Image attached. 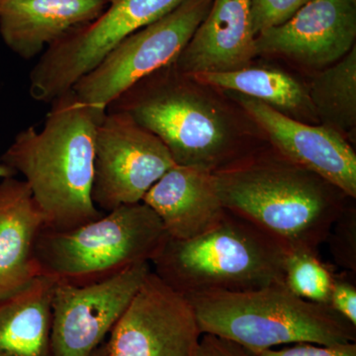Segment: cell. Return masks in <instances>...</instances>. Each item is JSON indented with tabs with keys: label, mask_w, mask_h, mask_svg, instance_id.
I'll use <instances>...</instances> for the list:
<instances>
[{
	"label": "cell",
	"mask_w": 356,
	"mask_h": 356,
	"mask_svg": "<svg viewBox=\"0 0 356 356\" xmlns=\"http://www.w3.org/2000/svg\"><path fill=\"white\" fill-rule=\"evenodd\" d=\"M187 77L196 83L248 96L281 112L296 114L313 110L308 88L281 70L248 67L233 72H201Z\"/></svg>",
	"instance_id": "19"
},
{
	"label": "cell",
	"mask_w": 356,
	"mask_h": 356,
	"mask_svg": "<svg viewBox=\"0 0 356 356\" xmlns=\"http://www.w3.org/2000/svg\"><path fill=\"white\" fill-rule=\"evenodd\" d=\"M170 65L138 81L107 107L159 138L178 165L211 172L234 163L229 127L214 105L177 79Z\"/></svg>",
	"instance_id": "6"
},
{
	"label": "cell",
	"mask_w": 356,
	"mask_h": 356,
	"mask_svg": "<svg viewBox=\"0 0 356 356\" xmlns=\"http://www.w3.org/2000/svg\"><path fill=\"white\" fill-rule=\"evenodd\" d=\"M46 222L24 180L0 182V299L37 276L36 245Z\"/></svg>",
	"instance_id": "17"
},
{
	"label": "cell",
	"mask_w": 356,
	"mask_h": 356,
	"mask_svg": "<svg viewBox=\"0 0 356 356\" xmlns=\"http://www.w3.org/2000/svg\"><path fill=\"white\" fill-rule=\"evenodd\" d=\"M90 356H109L106 341H105L102 346H98L97 350H96Z\"/></svg>",
	"instance_id": "28"
},
{
	"label": "cell",
	"mask_w": 356,
	"mask_h": 356,
	"mask_svg": "<svg viewBox=\"0 0 356 356\" xmlns=\"http://www.w3.org/2000/svg\"><path fill=\"white\" fill-rule=\"evenodd\" d=\"M314 112L339 133L356 128V48L314 77L308 88Z\"/></svg>",
	"instance_id": "20"
},
{
	"label": "cell",
	"mask_w": 356,
	"mask_h": 356,
	"mask_svg": "<svg viewBox=\"0 0 356 356\" xmlns=\"http://www.w3.org/2000/svg\"><path fill=\"white\" fill-rule=\"evenodd\" d=\"M151 271V264L143 262L89 284L56 281L51 298V356L92 355Z\"/></svg>",
	"instance_id": "10"
},
{
	"label": "cell",
	"mask_w": 356,
	"mask_h": 356,
	"mask_svg": "<svg viewBox=\"0 0 356 356\" xmlns=\"http://www.w3.org/2000/svg\"><path fill=\"white\" fill-rule=\"evenodd\" d=\"M356 0H309L286 22L257 35V56L277 55L307 67L331 65L355 47Z\"/></svg>",
	"instance_id": "12"
},
{
	"label": "cell",
	"mask_w": 356,
	"mask_h": 356,
	"mask_svg": "<svg viewBox=\"0 0 356 356\" xmlns=\"http://www.w3.org/2000/svg\"><path fill=\"white\" fill-rule=\"evenodd\" d=\"M15 175L16 173L14 172L13 168L3 165V163H0V178H1V179H3V178L15 177Z\"/></svg>",
	"instance_id": "27"
},
{
	"label": "cell",
	"mask_w": 356,
	"mask_h": 356,
	"mask_svg": "<svg viewBox=\"0 0 356 356\" xmlns=\"http://www.w3.org/2000/svg\"><path fill=\"white\" fill-rule=\"evenodd\" d=\"M184 0H114L99 17L77 28L42 54L30 74V95L51 103L74 88L131 34L161 19Z\"/></svg>",
	"instance_id": "7"
},
{
	"label": "cell",
	"mask_w": 356,
	"mask_h": 356,
	"mask_svg": "<svg viewBox=\"0 0 356 356\" xmlns=\"http://www.w3.org/2000/svg\"><path fill=\"white\" fill-rule=\"evenodd\" d=\"M51 104L43 129L18 133L0 163L25 178L46 228L67 231L104 214L91 191L96 129L106 109L83 102L72 89Z\"/></svg>",
	"instance_id": "1"
},
{
	"label": "cell",
	"mask_w": 356,
	"mask_h": 356,
	"mask_svg": "<svg viewBox=\"0 0 356 356\" xmlns=\"http://www.w3.org/2000/svg\"><path fill=\"white\" fill-rule=\"evenodd\" d=\"M238 102L268 136L277 153L356 198V154L341 133L327 126L294 120L248 96Z\"/></svg>",
	"instance_id": "13"
},
{
	"label": "cell",
	"mask_w": 356,
	"mask_h": 356,
	"mask_svg": "<svg viewBox=\"0 0 356 356\" xmlns=\"http://www.w3.org/2000/svg\"><path fill=\"white\" fill-rule=\"evenodd\" d=\"M213 175L225 209L252 222L290 252L318 254L350 198L280 153L236 161Z\"/></svg>",
	"instance_id": "2"
},
{
	"label": "cell",
	"mask_w": 356,
	"mask_h": 356,
	"mask_svg": "<svg viewBox=\"0 0 356 356\" xmlns=\"http://www.w3.org/2000/svg\"><path fill=\"white\" fill-rule=\"evenodd\" d=\"M250 356H356V343L337 344V346H321V344L300 343L288 348H269L248 353Z\"/></svg>",
	"instance_id": "24"
},
{
	"label": "cell",
	"mask_w": 356,
	"mask_h": 356,
	"mask_svg": "<svg viewBox=\"0 0 356 356\" xmlns=\"http://www.w3.org/2000/svg\"><path fill=\"white\" fill-rule=\"evenodd\" d=\"M195 356H250L242 346L213 334H203Z\"/></svg>",
	"instance_id": "26"
},
{
	"label": "cell",
	"mask_w": 356,
	"mask_h": 356,
	"mask_svg": "<svg viewBox=\"0 0 356 356\" xmlns=\"http://www.w3.org/2000/svg\"><path fill=\"white\" fill-rule=\"evenodd\" d=\"M103 1L106 2V3H111V2H113L114 0H103Z\"/></svg>",
	"instance_id": "29"
},
{
	"label": "cell",
	"mask_w": 356,
	"mask_h": 356,
	"mask_svg": "<svg viewBox=\"0 0 356 356\" xmlns=\"http://www.w3.org/2000/svg\"><path fill=\"white\" fill-rule=\"evenodd\" d=\"M56 281L39 275L0 299V356H51V298Z\"/></svg>",
	"instance_id": "18"
},
{
	"label": "cell",
	"mask_w": 356,
	"mask_h": 356,
	"mask_svg": "<svg viewBox=\"0 0 356 356\" xmlns=\"http://www.w3.org/2000/svg\"><path fill=\"white\" fill-rule=\"evenodd\" d=\"M309 0H250L252 31L261 33L286 22Z\"/></svg>",
	"instance_id": "23"
},
{
	"label": "cell",
	"mask_w": 356,
	"mask_h": 356,
	"mask_svg": "<svg viewBox=\"0 0 356 356\" xmlns=\"http://www.w3.org/2000/svg\"><path fill=\"white\" fill-rule=\"evenodd\" d=\"M334 274L311 252H291L284 268V284L307 301L329 305Z\"/></svg>",
	"instance_id": "21"
},
{
	"label": "cell",
	"mask_w": 356,
	"mask_h": 356,
	"mask_svg": "<svg viewBox=\"0 0 356 356\" xmlns=\"http://www.w3.org/2000/svg\"><path fill=\"white\" fill-rule=\"evenodd\" d=\"M329 306L356 327V287L353 282L334 275Z\"/></svg>",
	"instance_id": "25"
},
{
	"label": "cell",
	"mask_w": 356,
	"mask_h": 356,
	"mask_svg": "<svg viewBox=\"0 0 356 356\" xmlns=\"http://www.w3.org/2000/svg\"><path fill=\"white\" fill-rule=\"evenodd\" d=\"M201 336L188 300L152 270L106 343L109 356H195Z\"/></svg>",
	"instance_id": "11"
},
{
	"label": "cell",
	"mask_w": 356,
	"mask_h": 356,
	"mask_svg": "<svg viewBox=\"0 0 356 356\" xmlns=\"http://www.w3.org/2000/svg\"><path fill=\"white\" fill-rule=\"evenodd\" d=\"M168 238L149 206L124 205L67 231L44 228L36 245L39 275L83 285L149 262Z\"/></svg>",
	"instance_id": "5"
},
{
	"label": "cell",
	"mask_w": 356,
	"mask_h": 356,
	"mask_svg": "<svg viewBox=\"0 0 356 356\" xmlns=\"http://www.w3.org/2000/svg\"><path fill=\"white\" fill-rule=\"evenodd\" d=\"M142 202L156 213L168 238L175 240L202 235L227 212L213 172L200 166L175 165L149 188Z\"/></svg>",
	"instance_id": "15"
},
{
	"label": "cell",
	"mask_w": 356,
	"mask_h": 356,
	"mask_svg": "<svg viewBox=\"0 0 356 356\" xmlns=\"http://www.w3.org/2000/svg\"><path fill=\"white\" fill-rule=\"evenodd\" d=\"M289 250L252 222L226 212L214 228L188 240L166 238L152 270L184 297L242 292L284 283Z\"/></svg>",
	"instance_id": "3"
},
{
	"label": "cell",
	"mask_w": 356,
	"mask_h": 356,
	"mask_svg": "<svg viewBox=\"0 0 356 356\" xmlns=\"http://www.w3.org/2000/svg\"><path fill=\"white\" fill-rule=\"evenodd\" d=\"M212 2L184 0L172 13L117 44L72 90L83 102L107 110L134 84L177 60L209 13Z\"/></svg>",
	"instance_id": "8"
},
{
	"label": "cell",
	"mask_w": 356,
	"mask_h": 356,
	"mask_svg": "<svg viewBox=\"0 0 356 356\" xmlns=\"http://www.w3.org/2000/svg\"><path fill=\"white\" fill-rule=\"evenodd\" d=\"M250 0H213L209 13L172 63L184 76L233 72L257 57Z\"/></svg>",
	"instance_id": "14"
},
{
	"label": "cell",
	"mask_w": 356,
	"mask_h": 356,
	"mask_svg": "<svg viewBox=\"0 0 356 356\" xmlns=\"http://www.w3.org/2000/svg\"><path fill=\"white\" fill-rule=\"evenodd\" d=\"M325 243L337 266L356 273V211L355 207H344L332 225Z\"/></svg>",
	"instance_id": "22"
},
{
	"label": "cell",
	"mask_w": 356,
	"mask_h": 356,
	"mask_svg": "<svg viewBox=\"0 0 356 356\" xmlns=\"http://www.w3.org/2000/svg\"><path fill=\"white\" fill-rule=\"evenodd\" d=\"M201 334L233 341L248 353L282 344L356 343V327L325 304L293 294L284 283L242 292L185 297Z\"/></svg>",
	"instance_id": "4"
},
{
	"label": "cell",
	"mask_w": 356,
	"mask_h": 356,
	"mask_svg": "<svg viewBox=\"0 0 356 356\" xmlns=\"http://www.w3.org/2000/svg\"><path fill=\"white\" fill-rule=\"evenodd\" d=\"M107 6L103 0H0V35L15 55L31 60Z\"/></svg>",
	"instance_id": "16"
},
{
	"label": "cell",
	"mask_w": 356,
	"mask_h": 356,
	"mask_svg": "<svg viewBox=\"0 0 356 356\" xmlns=\"http://www.w3.org/2000/svg\"><path fill=\"white\" fill-rule=\"evenodd\" d=\"M175 165L156 136L127 114L106 110L95 134L93 203L107 213L142 202L149 188Z\"/></svg>",
	"instance_id": "9"
}]
</instances>
